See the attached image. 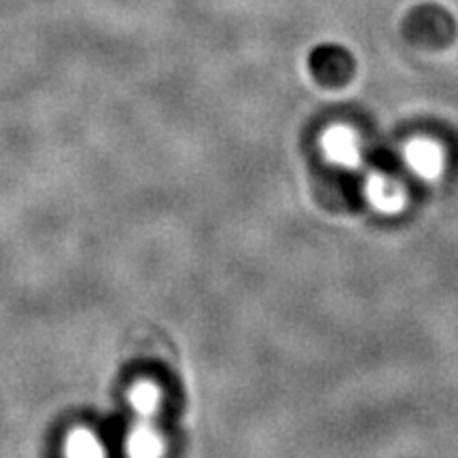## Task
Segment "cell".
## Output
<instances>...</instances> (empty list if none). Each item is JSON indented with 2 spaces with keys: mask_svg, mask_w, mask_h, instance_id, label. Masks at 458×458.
<instances>
[{
  "mask_svg": "<svg viewBox=\"0 0 458 458\" xmlns=\"http://www.w3.org/2000/svg\"><path fill=\"white\" fill-rule=\"evenodd\" d=\"M405 34L418 43L444 45L456 34V21L444 7L420 4L405 20Z\"/></svg>",
  "mask_w": 458,
  "mask_h": 458,
  "instance_id": "1",
  "label": "cell"
},
{
  "mask_svg": "<svg viewBox=\"0 0 458 458\" xmlns=\"http://www.w3.org/2000/svg\"><path fill=\"white\" fill-rule=\"evenodd\" d=\"M320 145H323L325 157L340 168H359L363 162V148H360L359 136L344 125H335V128L325 131Z\"/></svg>",
  "mask_w": 458,
  "mask_h": 458,
  "instance_id": "2",
  "label": "cell"
},
{
  "mask_svg": "<svg viewBox=\"0 0 458 458\" xmlns=\"http://www.w3.org/2000/svg\"><path fill=\"white\" fill-rule=\"evenodd\" d=\"M403 159L418 179H425V181L437 179V176L444 172V164H445L442 147H439L437 142L427 140V139L411 140L410 145L405 147Z\"/></svg>",
  "mask_w": 458,
  "mask_h": 458,
  "instance_id": "3",
  "label": "cell"
},
{
  "mask_svg": "<svg viewBox=\"0 0 458 458\" xmlns=\"http://www.w3.org/2000/svg\"><path fill=\"white\" fill-rule=\"evenodd\" d=\"M363 191H365V198H368V202L374 206L376 210H380V213H386V215L399 213V210L405 206V199H408V196H405V189L401 187V182L385 174H369L363 185Z\"/></svg>",
  "mask_w": 458,
  "mask_h": 458,
  "instance_id": "4",
  "label": "cell"
},
{
  "mask_svg": "<svg viewBox=\"0 0 458 458\" xmlns=\"http://www.w3.org/2000/svg\"><path fill=\"white\" fill-rule=\"evenodd\" d=\"M310 64L318 79L334 83L342 81L351 72V55L346 54V49L337 47V45H320V47L314 49Z\"/></svg>",
  "mask_w": 458,
  "mask_h": 458,
  "instance_id": "5",
  "label": "cell"
},
{
  "mask_svg": "<svg viewBox=\"0 0 458 458\" xmlns=\"http://www.w3.org/2000/svg\"><path fill=\"white\" fill-rule=\"evenodd\" d=\"M125 450L130 458H162L164 454V439L157 433V428L142 420L128 433L125 439Z\"/></svg>",
  "mask_w": 458,
  "mask_h": 458,
  "instance_id": "6",
  "label": "cell"
},
{
  "mask_svg": "<svg viewBox=\"0 0 458 458\" xmlns=\"http://www.w3.org/2000/svg\"><path fill=\"white\" fill-rule=\"evenodd\" d=\"M128 399L134 414L139 416L140 420L147 422L157 414L159 408H162V393H159V388L153 385V382H139V385L130 391Z\"/></svg>",
  "mask_w": 458,
  "mask_h": 458,
  "instance_id": "7",
  "label": "cell"
},
{
  "mask_svg": "<svg viewBox=\"0 0 458 458\" xmlns=\"http://www.w3.org/2000/svg\"><path fill=\"white\" fill-rule=\"evenodd\" d=\"M66 458H106L105 445L88 428H77L68 435L64 445Z\"/></svg>",
  "mask_w": 458,
  "mask_h": 458,
  "instance_id": "8",
  "label": "cell"
}]
</instances>
